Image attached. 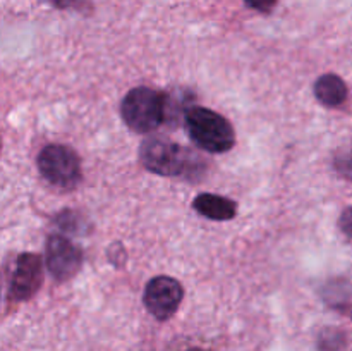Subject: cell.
<instances>
[{
	"label": "cell",
	"mask_w": 352,
	"mask_h": 351,
	"mask_svg": "<svg viewBox=\"0 0 352 351\" xmlns=\"http://www.w3.org/2000/svg\"><path fill=\"white\" fill-rule=\"evenodd\" d=\"M248 7L258 10V12H270L275 7L277 0H244Z\"/></svg>",
	"instance_id": "cell-13"
},
{
	"label": "cell",
	"mask_w": 352,
	"mask_h": 351,
	"mask_svg": "<svg viewBox=\"0 0 352 351\" xmlns=\"http://www.w3.org/2000/svg\"><path fill=\"white\" fill-rule=\"evenodd\" d=\"M184 123L192 143L210 153L229 151L236 143L234 127L229 120L206 107H189L184 114Z\"/></svg>",
	"instance_id": "cell-2"
},
{
	"label": "cell",
	"mask_w": 352,
	"mask_h": 351,
	"mask_svg": "<svg viewBox=\"0 0 352 351\" xmlns=\"http://www.w3.org/2000/svg\"><path fill=\"white\" fill-rule=\"evenodd\" d=\"M192 206L199 215L210 220H230L237 213L236 202L223 198V196L212 195V193H203V195L196 196Z\"/></svg>",
	"instance_id": "cell-8"
},
{
	"label": "cell",
	"mask_w": 352,
	"mask_h": 351,
	"mask_svg": "<svg viewBox=\"0 0 352 351\" xmlns=\"http://www.w3.org/2000/svg\"><path fill=\"white\" fill-rule=\"evenodd\" d=\"M120 114L127 126L136 133H151L162 126L167 114V98L157 89L138 86L122 100Z\"/></svg>",
	"instance_id": "cell-3"
},
{
	"label": "cell",
	"mask_w": 352,
	"mask_h": 351,
	"mask_svg": "<svg viewBox=\"0 0 352 351\" xmlns=\"http://www.w3.org/2000/svg\"><path fill=\"white\" fill-rule=\"evenodd\" d=\"M43 282L41 258L36 253H21L10 275L9 296L14 301L30 299Z\"/></svg>",
	"instance_id": "cell-7"
},
{
	"label": "cell",
	"mask_w": 352,
	"mask_h": 351,
	"mask_svg": "<svg viewBox=\"0 0 352 351\" xmlns=\"http://www.w3.org/2000/svg\"><path fill=\"white\" fill-rule=\"evenodd\" d=\"M181 282L167 275L153 277L144 289V306L157 320H167L177 312L182 301Z\"/></svg>",
	"instance_id": "cell-5"
},
{
	"label": "cell",
	"mask_w": 352,
	"mask_h": 351,
	"mask_svg": "<svg viewBox=\"0 0 352 351\" xmlns=\"http://www.w3.org/2000/svg\"><path fill=\"white\" fill-rule=\"evenodd\" d=\"M315 96L327 107H339L347 98V85L337 74H323L315 83Z\"/></svg>",
	"instance_id": "cell-9"
},
{
	"label": "cell",
	"mask_w": 352,
	"mask_h": 351,
	"mask_svg": "<svg viewBox=\"0 0 352 351\" xmlns=\"http://www.w3.org/2000/svg\"><path fill=\"white\" fill-rule=\"evenodd\" d=\"M339 227L340 231H342L344 236H346L352 243V205L347 206V209L342 212V215H340Z\"/></svg>",
	"instance_id": "cell-11"
},
{
	"label": "cell",
	"mask_w": 352,
	"mask_h": 351,
	"mask_svg": "<svg viewBox=\"0 0 352 351\" xmlns=\"http://www.w3.org/2000/svg\"><path fill=\"white\" fill-rule=\"evenodd\" d=\"M344 343V334L339 329L322 330L318 337V346L322 351H337Z\"/></svg>",
	"instance_id": "cell-10"
},
{
	"label": "cell",
	"mask_w": 352,
	"mask_h": 351,
	"mask_svg": "<svg viewBox=\"0 0 352 351\" xmlns=\"http://www.w3.org/2000/svg\"><path fill=\"white\" fill-rule=\"evenodd\" d=\"M82 253L71 240L62 234H52L47 241V267L54 279L69 281L79 272Z\"/></svg>",
	"instance_id": "cell-6"
},
{
	"label": "cell",
	"mask_w": 352,
	"mask_h": 351,
	"mask_svg": "<svg viewBox=\"0 0 352 351\" xmlns=\"http://www.w3.org/2000/svg\"><path fill=\"white\" fill-rule=\"evenodd\" d=\"M52 3H54L55 7H58V9H67V7L74 6L76 0H50Z\"/></svg>",
	"instance_id": "cell-14"
},
{
	"label": "cell",
	"mask_w": 352,
	"mask_h": 351,
	"mask_svg": "<svg viewBox=\"0 0 352 351\" xmlns=\"http://www.w3.org/2000/svg\"><path fill=\"white\" fill-rule=\"evenodd\" d=\"M38 171L50 184L72 189L81 181V164L72 148L48 145L38 153Z\"/></svg>",
	"instance_id": "cell-4"
},
{
	"label": "cell",
	"mask_w": 352,
	"mask_h": 351,
	"mask_svg": "<svg viewBox=\"0 0 352 351\" xmlns=\"http://www.w3.org/2000/svg\"><path fill=\"white\" fill-rule=\"evenodd\" d=\"M351 319H352V312H351Z\"/></svg>",
	"instance_id": "cell-16"
},
{
	"label": "cell",
	"mask_w": 352,
	"mask_h": 351,
	"mask_svg": "<svg viewBox=\"0 0 352 351\" xmlns=\"http://www.w3.org/2000/svg\"><path fill=\"white\" fill-rule=\"evenodd\" d=\"M186 351H205V350H199V348H191V350H186Z\"/></svg>",
	"instance_id": "cell-15"
},
{
	"label": "cell",
	"mask_w": 352,
	"mask_h": 351,
	"mask_svg": "<svg viewBox=\"0 0 352 351\" xmlns=\"http://www.w3.org/2000/svg\"><path fill=\"white\" fill-rule=\"evenodd\" d=\"M336 169L346 178H352V153H342L336 158Z\"/></svg>",
	"instance_id": "cell-12"
},
{
	"label": "cell",
	"mask_w": 352,
	"mask_h": 351,
	"mask_svg": "<svg viewBox=\"0 0 352 351\" xmlns=\"http://www.w3.org/2000/svg\"><path fill=\"white\" fill-rule=\"evenodd\" d=\"M140 158L148 171L168 178H192L201 174L205 167L203 158L164 138H148L143 141Z\"/></svg>",
	"instance_id": "cell-1"
}]
</instances>
